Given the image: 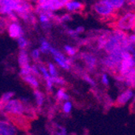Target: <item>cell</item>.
I'll list each match as a JSON object with an SVG mask.
<instances>
[{"label": "cell", "mask_w": 135, "mask_h": 135, "mask_svg": "<svg viewBox=\"0 0 135 135\" xmlns=\"http://www.w3.org/2000/svg\"><path fill=\"white\" fill-rule=\"evenodd\" d=\"M39 19H40V21L42 24L44 23H50V18H49L45 14H40V16H39Z\"/></svg>", "instance_id": "27"}, {"label": "cell", "mask_w": 135, "mask_h": 135, "mask_svg": "<svg viewBox=\"0 0 135 135\" xmlns=\"http://www.w3.org/2000/svg\"><path fill=\"white\" fill-rule=\"evenodd\" d=\"M45 81H46L47 90H48V91H51L52 89H53V85H54V83H53V82H52V79H51V77H50V78H49V79H45Z\"/></svg>", "instance_id": "30"}, {"label": "cell", "mask_w": 135, "mask_h": 135, "mask_svg": "<svg viewBox=\"0 0 135 135\" xmlns=\"http://www.w3.org/2000/svg\"><path fill=\"white\" fill-rule=\"evenodd\" d=\"M104 2L113 10L119 9L125 4L124 0H104Z\"/></svg>", "instance_id": "12"}, {"label": "cell", "mask_w": 135, "mask_h": 135, "mask_svg": "<svg viewBox=\"0 0 135 135\" xmlns=\"http://www.w3.org/2000/svg\"><path fill=\"white\" fill-rule=\"evenodd\" d=\"M64 50L67 53V54L69 56H75L76 52H77V50L75 48H74L72 46H70V45H66L64 47Z\"/></svg>", "instance_id": "20"}, {"label": "cell", "mask_w": 135, "mask_h": 135, "mask_svg": "<svg viewBox=\"0 0 135 135\" xmlns=\"http://www.w3.org/2000/svg\"><path fill=\"white\" fill-rule=\"evenodd\" d=\"M110 34L111 33L109 32H106L99 37V39H98V49H99V50H102V49L104 48Z\"/></svg>", "instance_id": "13"}, {"label": "cell", "mask_w": 135, "mask_h": 135, "mask_svg": "<svg viewBox=\"0 0 135 135\" xmlns=\"http://www.w3.org/2000/svg\"><path fill=\"white\" fill-rule=\"evenodd\" d=\"M34 95H35V98H36V104H37L38 108H41L44 103V95L42 94V92H41L39 90L36 89L34 91Z\"/></svg>", "instance_id": "14"}, {"label": "cell", "mask_w": 135, "mask_h": 135, "mask_svg": "<svg viewBox=\"0 0 135 135\" xmlns=\"http://www.w3.org/2000/svg\"><path fill=\"white\" fill-rule=\"evenodd\" d=\"M56 97L57 100L59 101H62V100H66V101H68L69 100V95L66 94V92L65 91V89L64 88H61L57 91V95H56Z\"/></svg>", "instance_id": "16"}, {"label": "cell", "mask_w": 135, "mask_h": 135, "mask_svg": "<svg viewBox=\"0 0 135 135\" xmlns=\"http://www.w3.org/2000/svg\"><path fill=\"white\" fill-rule=\"evenodd\" d=\"M31 73H32L33 75H36V76H40V71H39V69H38V67L36 66H35V65H33V66H31Z\"/></svg>", "instance_id": "31"}, {"label": "cell", "mask_w": 135, "mask_h": 135, "mask_svg": "<svg viewBox=\"0 0 135 135\" xmlns=\"http://www.w3.org/2000/svg\"><path fill=\"white\" fill-rule=\"evenodd\" d=\"M82 58L85 61V62L87 63L88 68L90 70H93L96 66V62H97V59L96 57L91 54H88V53H84V54H82L81 55Z\"/></svg>", "instance_id": "8"}, {"label": "cell", "mask_w": 135, "mask_h": 135, "mask_svg": "<svg viewBox=\"0 0 135 135\" xmlns=\"http://www.w3.org/2000/svg\"><path fill=\"white\" fill-rule=\"evenodd\" d=\"M69 20H71V16L69 14H65L62 16L59 17V23H62V22H66Z\"/></svg>", "instance_id": "32"}, {"label": "cell", "mask_w": 135, "mask_h": 135, "mask_svg": "<svg viewBox=\"0 0 135 135\" xmlns=\"http://www.w3.org/2000/svg\"><path fill=\"white\" fill-rule=\"evenodd\" d=\"M23 79L27 83H28L31 87H32L33 88H38L39 87V82L38 80L36 79V78L32 75H26V76H23L22 77Z\"/></svg>", "instance_id": "10"}, {"label": "cell", "mask_w": 135, "mask_h": 135, "mask_svg": "<svg viewBox=\"0 0 135 135\" xmlns=\"http://www.w3.org/2000/svg\"><path fill=\"white\" fill-rule=\"evenodd\" d=\"M104 50L105 51L109 54L113 53V51L119 50V49H121L120 47V43L119 42V41L115 37V36L113 34H110L109 37L106 42V45L104 46Z\"/></svg>", "instance_id": "5"}, {"label": "cell", "mask_w": 135, "mask_h": 135, "mask_svg": "<svg viewBox=\"0 0 135 135\" xmlns=\"http://www.w3.org/2000/svg\"><path fill=\"white\" fill-rule=\"evenodd\" d=\"M28 62H29L28 55L26 50H21L19 53V57H18V62L20 66L22 68L26 66H28L29 65Z\"/></svg>", "instance_id": "9"}, {"label": "cell", "mask_w": 135, "mask_h": 135, "mask_svg": "<svg viewBox=\"0 0 135 135\" xmlns=\"http://www.w3.org/2000/svg\"><path fill=\"white\" fill-rule=\"evenodd\" d=\"M75 31L78 34H79V33H81V32H84V28H83V27H78Z\"/></svg>", "instance_id": "38"}, {"label": "cell", "mask_w": 135, "mask_h": 135, "mask_svg": "<svg viewBox=\"0 0 135 135\" xmlns=\"http://www.w3.org/2000/svg\"><path fill=\"white\" fill-rule=\"evenodd\" d=\"M49 74L51 77H56L57 76V73L56 70V68L53 63H49Z\"/></svg>", "instance_id": "22"}, {"label": "cell", "mask_w": 135, "mask_h": 135, "mask_svg": "<svg viewBox=\"0 0 135 135\" xmlns=\"http://www.w3.org/2000/svg\"><path fill=\"white\" fill-rule=\"evenodd\" d=\"M54 59H55V61H56V62H57L61 67H62V68H63V69H65V70H70V66H69L66 63L65 61H62V60H61V59H59V58H57V57H54Z\"/></svg>", "instance_id": "24"}, {"label": "cell", "mask_w": 135, "mask_h": 135, "mask_svg": "<svg viewBox=\"0 0 135 135\" xmlns=\"http://www.w3.org/2000/svg\"><path fill=\"white\" fill-rule=\"evenodd\" d=\"M133 91L131 88H128L125 91L122 92L116 100V105L117 106H122L126 104L129 100H131V98L133 97Z\"/></svg>", "instance_id": "7"}, {"label": "cell", "mask_w": 135, "mask_h": 135, "mask_svg": "<svg viewBox=\"0 0 135 135\" xmlns=\"http://www.w3.org/2000/svg\"><path fill=\"white\" fill-rule=\"evenodd\" d=\"M14 95H15V93L13 92V91H7V92H5L3 95H2V97H1V100L4 104H6V103H7L9 100H11V98L14 96Z\"/></svg>", "instance_id": "18"}, {"label": "cell", "mask_w": 135, "mask_h": 135, "mask_svg": "<svg viewBox=\"0 0 135 135\" xmlns=\"http://www.w3.org/2000/svg\"><path fill=\"white\" fill-rule=\"evenodd\" d=\"M16 126L8 120H0V135H16Z\"/></svg>", "instance_id": "4"}, {"label": "cell", "mask_w": 135, "mask_h": 135, "mask_svg": "<svg viewBox=\"0 0 135 135\" xmlns=\"http://www.w3.org/2000/svg\"><path fill=\"white\" fill-rule=\"evenodd\" d=\"M20 75L22 77L23 76H26V75H31V66L28 65V66H26L24 67H22L21 70H20Z\"/></svg>", "instance_id": "21"}, {"label": "cell", "mask_w": 135, "mask_h": 135, "mask_svg": "<svg viewBox=\"0 0 135 135\" xmlns=\"http://www.w3.org/2000/svg\"><path fill=\"white\" fill-rule=\"evenodd\" d=\"M40 50H38V49H36V50H33L32 51V54H31V55H32V57L34 59V60H38L39 59V57H40Z\"/></svg>", "instance_id": "28"}, {"label": "cell", "mask_w": 135, "mask_h": 135, "mask_svg": "<svg viewBox=\"0 0 135 135\" xmlns=\"http://www.w3.org/2000/svg\"><path fill=\"white\" fill-rule=\"evenodd\" d=\"M18 41V45L19 47L20 48V50H25L26 47L28 45V41L23 37V36H21V37L17 39Z\"/></svg>", "instance_id": "19"}, {"label": "cell", "mask_w": 135, "mask_h": 135, "mask_svg": "<svg viewBox=\"0 0 135 135\" xmlns=\"http://www.w3.org/2000/svg\"><path fill=\"white\" fill-rule=\"evenodd\" d=\"M71 109H72V104L71 102H70L69 100L68 101H66L63 104V112L66 114L70 113L71 112Z\"/></svg>", "instance_id": "23"}, {"label": "cell", "mask_w": 135, "mask_h": 135, "mask_svg": "<svg viewBox=\"0 0 135 135\" xmlns=\"http://www.w3.org/2000/svg\"><path fill=\"white\" fill-rule=\"evenodd\" d=\"M40 42H41V47L39 49L40 52L44 53V54H47V53L50 52V44H49V42L45 38H41L40 40Z\"/></svg>", "instance_id": "15"}, {"label": "cell", "mask_w": 135, "mask_h": 135, "mask_svg": "<svg viewBox=\"0 0 135 135\" xmlns=\"http://www.w3.org/2000/svg\"><path fill=\"white\" fill-rule=\"evenodd\" d=\"M83 79H84V80L87 82V83H88L90 85H91V86H93V87H95V81L89 76V75H83Z\"/></svg>", "instance_id": "29"}, {"label": "cell", "mask_w": 135, "mask_h": 135, "mask_svg": "<svg viewBox=\"0 0 135 135\" xmlns=\"http://www.w3.org/2000/svg\"><path fill=\"white\" fill-rule=\"evenodd\" d=\"M65 7H66V9L70 11H79L83 9V5L79 2H75V1H68L66 3V4L65 5Z\"/></svg>", "instance_id": "11"}, {"label": "cell", "mask_w": 135, "mask_h": 135, "mask_svg": "<svg viewBox=\"0 0 135 135\" xmlns=\"http://www.w3.org/2000/svg\"><path fill=\"white\" fill-rule=\"evenodd\" d=\"M3 111L10 115L21 117L24 113V106L20 100H11L5 104Z\"/></svg>", "instance_id": "1"}, {"label": "cell", "mask_w": 135, "mask_h": 135, "mask_svg": "<svg viewBox=\"0 0 135 135\" xmlns=\"http://www.w3.org/2000/svg\"><path fill=\"white\" fill-rule=\"evenodd\" d=\"M116 79L119 81V82H125V77H123L122 75H119L116 76Z\"/></svg>", "instance_id": "36"}, {"label": "cell", "mask_w": 135, "mask_h": 135, "mask_svg": "<svg viewBox=\"0 0 135 135\" xmlns=\"http://www.w3.org/2000/svg\"><path fill=\"white\" fill-rule=\"evenodd\" d=\"M94 9L98 14L103 16H108L112 15L113 12L114 11V10L112 7H110L104 2V0H102V1L96 3L94 6Z\"/></svg>", "instance_id": "3"}, {"label": "cell", "mask_w": 135, "mask_h": 135, "mask_svg": "<svg viewBox=\"0 0 135 135\" xmlns=\"http://www.w3.org/2000/svg\"><path fill=\"white\" fill-rule=\"evenodd\" d=\"M8 32L11 37L15 38V39H18L21 37V36H23V35L22 27L20 26V24L18 22L11 23L10 24L9 28H8Z\"/></svg>", "instance_id": "6"}, {"label": "cell", "mask_w": 135, "mask_h": 135, "mask_svg": "<svg viewBox=\"0 0 135 135\" xmlns=\"http://www.w3.org/2000/svg\"><path fill=\"white\" fill-rule=\"evenodd\" d=\"M50 52L54 56V57H57V58L62 60V61H65V62H66V58L65 57L64 54H62L60 51H58L57 50H56L55 48H53V47L50 46Z\"/></svg>", "instance_id": "17"}, {"label": "cell", "mask_w": 135, "mask_h": 135, "mask_svg": "<svg viewBox=\"0 0 135 135\" xmlns=\"http://www.w3.org/2000/svg\"><path fill=\"white\" fill-rule=\"evenodd\" d=\"M78 42H79V45H87L88 41L86 39H79Z\"/></svg>", "instance_id": "37"}, {"label": "cell", "mask_w": 135, "mask_h": 135, "mask_svg": "<svg viewBox=\"0 0 135 135\" xmlns=\"http://www.w3.org/2000/svg\"><path fill=\"white\" fill-rule=\"evenodd\" d=\"M51 79H52V82L53 83H56V84H60V85H64L66 83V81L62 77H58V76H56V77H51Z\"/></svg>", "instance_id": "25"}, {"label": "cell", "mask_w": 135, "mask_h": 135, "mask_svg": "<svg viewBox=\"0 0 135 135\" xmlns=\"http://www.w3.org/2000/svg\"><path fill=\"white\" fill-rule=\"evenodd\" d=\"M38 69H39V71L41 72L42 76L45 78V79H49V78H50V77H51V76L50 75V74H49L48 70H46V68H45V66H39Z\"/></svg>", "instance_id": "26"}, {"label": "cell", "mask_w": 135, "mask_h": 135, "mask_svg": "<svg viewBox=\"0 0 135 135\" xmlns=\"http://www.w3.org/2000/svg\"><path fill=\"white\" fill-rule=\"evenodd\" d=\"M68 34L71 36V37H73V38H75V39H77L78 38V36H79V34L75 31V30H71V29H70V30H68Z\"/></svg>", "instance_id": "35"}, {"label": "cell", "mask_w": 135, "mask_h": 135, "mask_svg": "<svg viewBox=\"0 0 135 135\" xmlns=\"http://www.w3.org/2000/svg\"><path fill=\"white\" fill-rule=\"evenodd\" d=\"M101 81H102V83L104 84V85H108V83H109V79H108V75H106V74H103L102 75V78H101Z\"/></svg>", "instance_id": "34"}, {"label": "cell", "mask_w": 135, "mask_h": 135, "mask_svg": "<svg viewBox=\"0 0 135 135\" xmlns=\"http://www.w3.org/2000/svg\"><path fill=\"white\" fill-rule=\"evenodd\" d=\"M7 16H8V18H9V20L12 21V23L17 22V20H18V19H17V16H16V14L15 13L14 11L11 12V13H10V14H8Z\"/></svg>", "instance_id": "33"}, {"label": "cell", "mask_w": 135, "mask_h": 135, "mask_svg": "<svg viewBox=\"0 0 135 135\" xmlns=\"http://www.w3.org/2000/svg\"><path fill=\"white\" fill-rule=\"evenodd\" d=\"M135 16L133 13H127L117 23V26L120 30H130L134 28V20Z\"/></svg>", "instance_id": "2"}]
</instances>
